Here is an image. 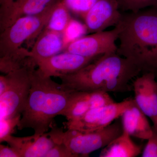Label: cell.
Returning a JSON list of instances; mask_svg holds the SVG:
<instances>
[{
    "label": "cell",
    "instance_id": "cell-2",
    "mask_svg": "<svg viewBox=\"0 0 157 157\" xmlns=\"http://www.w3.org/2000/svg\"><path fill=\"white\" fill-rule=\"evenodd\" d=\"M141 71L117 52L98 57L75 73L60 76L68 89L81 91L124 93L133 89L130 82Z\"/></svg>",
    "mask_w": 157,
    "mask_h": 157
},
{
    "label": "cell",
    "instance_id": "cell-15",
    "mask_svg": "<svg viewBox=\"0 0 157 157\" xmlns=\"http://www.w3.org/2000/svg\"><path fill=\"white\" fill-rule=\"evenodd\" d=\"M121 117L123 130L130 136L143 140H147L151 136L152 127L135 100Z\"/></svg>",
    "mask_w": 157,
    "mask_h": 157
},
{
    "label": "cell",
    "instance_id": "cell-14",
    "mask_svg": "<svg viewBox=\"0 0 157 157\" xmlns=\"http://www.w3.org/2000/svg\"><path fill=\"white\" fill-rule=\"evenodd\" d=\"M18 152L20 157H45L56 143L48 133L17 137L11 135L5 140Z\"/></svg>",
    "mask_w": 157,
    "mask_h": 157
},
{
    "label": "cell",
    "instance_id": "cell-21",
    "mask_svg": "<svg viewBox=\"0 0 157 157\" xmlns=\"http://www.w3.org/2000/svg\"><path fill=\"white\" fill-rule=\"evenodd\" d=\"M70 12L83 19L98 0H63Z\"/></svg>",
    "mask_w": 157,
    "mask_h": 157
},
{
    "label": "cell",
    "instance_id": "cell-12",
    "mask_svg": "<svg viewBox=\"0 0 157 157\" xmlns=\"http://www.w3.org/2000/svg\"><path fill=\"white\" fill-rule=\"evenodd\" d=\"M156 74L145 73L133 83L135 101L142 112L152 122L157 129V82Z\"/></svg>",
    "mask_w": 157,
    "mask_h": 157
},
{
    "label": "cell",
    "instance_id": "cell-26",
    "mask_svg": "<svg viewBox=\"0 0 157 157\" xmlns=\"http://www.w3.org/2000/svg\"><path fill=\"white\" fill-rule=\"evenodd\" d=\"M5 1H6V0H0V4H1V3H2L3 2H4Z\"/></svg>",
    "mask_w": 157,
    "mask_h": 157
},
{
    "label": "cell",
    "instance_id": "cell-20",
    "mask_svg": "<svg viewBox=\"0 0 157 157\" xmlns=\"http://www.w3.org/2000/svg\"><path fill=\"white\" fill-rule=\"evenodd\" d=\"M117 2L120 9L132 12L157 6V0H117Z\"/></svg>",
    "mask_w": 157,
    "mask_h": 157
},
{
    "label": "cell",
    "instance_id": "cell-8",
    "mask_svg": "<svg viewBox=\"0 0 157 157\" xmlns=\"http://www.w3.org/2000/svg\"><path fill=\"white\" fill-rule=\"evenodd\" d=\"M119 32V27L117 25L111 30L85 36L70 43L63 52L90 58L117 52V46L116 42L118 38Z\"/></svg>",
    "mask_w": 157,
    "mask_h": 157
},
{
    "label": "cell",
    "instance_id": "cell-25",
    "mask_svg": "<svg viewBox=\"0 0 157 157\" xmlns=\"http://www.w3.org/2000/svg\"><path fill=\"white\" fill-rule=\"evenodd\" d=\"M0 157H20L18 152L11 146L0 145Z\"/></svg>",
    "mask_w": 157,
    "mask_h": 157
},
{
    "label": "cell",
    "instance_id": "cell-22",
    "mask_svg": "<svg viewBox=\"0 0 157 157\" xmlns=\"http://www.w3.org/2000/svg\"><path fill=\"white\" fill-rule=\"evenodd\" d=\"M21 116L8 119H0V143L5 142L9 136L12 135L17 127Z\"/></svg>",
    "mask_w": 157,
    "mask_h": 157
},
{
    "label": "cell",
    "instance_id": "cell-10",
    "mask_svg": "<svg viewBox=\"0 0 157 157\" xmlns=\"http://www.w3.org/2000/svg\"><path fill=\"white\" fill-rule=\"evenodd\" d=\"M98 57H86L63 52L35 62L38 70L44 76L59 77L77 72Z\"/></svg>",
    "mask_w": 157,
    "mask_h": 157
},
{
    "label": "cell",
    "instance_id": "cell-18",
    "mask_svg": "<svg viewBox=\"0 0 157 157\" xmlns=\"http://www.w3.org/2000/svg\"><path fill=\"white\" fill-rule=\"evenodd\" d=\"M70 11L63 0H57L48 21L43 30L63 34L71 19Z\"/></svg>",
    "mask_w": 157,
    "mask_h": 157
},
{
    "label": "cell",
    "instance_id": "cell-13",
    "mask_svg": "<svg viewBox=\"0 0 157 157\" xmlns=\"http://www.w3.org/2000/svg\"><path fill=\"white\" fill-rule=\"evenodd\" d=\"M108 93L72 91L69 104L61 115L67 121L73 120L93 109L114 103Z\"/></svg>",
    "mask_w": 157,
    "mask_h": 157
},
{
    "label": "cell",
    "instance_id": "cell-23",
    "mask_svg": "<svg viewBox=\"0 0 157 157\" xmlns=\"http://www.w3.org/2000/svg\"><path fill=\"white\" fill-rule=\"evenodd\" d=\"M142 152V157H157V129L152 126V133Z\"/></svg>",
    "mask_w": 157,
    "mask_h": 157
},
{
    "label": "cell",
    "instance_id": "cell-11",
    "mask_svg": "<svg viewBox=\"0 0 157 157\" xmlns=\"http://www.w3.org/2000/svg\"><path fill=\"white\" fill-rule=\"evenodd\" d=\"M117 0H98L83 17L87 33H94L117 25L121 17Z\"/></svg>",
    "mask_w": 157,
    "mask_h": 157
},
{
    "label": "cell",
    "instance_id": "cell-9",
    "mask_svg": "<svg viewBox=\"0 0 157 157\" xmlns=\"http://www.w3.org/2000/svg\"><path fill=\"white\" fill-rule=\"evenodd\" d=\"M57 0H6L1 3L0 32L24 16L41 14Z\"/></svg>",
    "mask_w": 157,
    "mask_h": 157
},
{
    "label": "cell",
    "instance_id": "cell-6",
    "mask_svg": "<svg viewBox=\"0 0 157 157\" xmlns=\"http://www.w3.org/2000/svg\"><path fill=\"white\" fill-rule=\"evenodd\" d=\"M36 63L5 74L7 87L0 95V119L21 116L31 87V76Z\"/></svg>",
    "mask_w": 157,
    "mask_h": 157
},
{
    "label": "cell",
    "instance_id": "cell-1",
    "mask_svg": "<svg viewBox=\"0 0 157 157\" xmlns=\"http://www.w3.org/2000/svg\"><path fill=\"white\" fill-rule=\"evenodd\" d=\"M117 53L144 73H157V6L122 14Z\"/></svg>",
    "mask_w": 157,
    "mask_h": 157
},
{
    "label": "cell",
    "instance_id": "cell-3",
    "mask_svg": "<svg viewBox=\"0 0 157 157\" xmlns=\"http://www.w3.org/2000/svg\"><path fill=\"white\" fill-rule=\"evenodd\" d=\"M72 91L35 69L32 73L30 90L17 128L33 129L35 135L47 133L53 119L61 115L67 107Z\"/></svg>",
    "mask_w": 157,
    "mask_h": 157
},
{
    "label": "cell",
    "instance_id": "cell-4",
    "mask_svg": "<svg viewBox=\"0 0 157 157\" xmlns=\"http://www.w3.org/2000/svg\"><path fill=\"white\" fill-rule=\"evenodd\" d=\"M47 132L56 144H65L75 157H86L95 151L103 148L122 133V125L119 121L104 128L90 132L73 129L64 132L63 128L52 124Z\"/></svg>",
    "mask_w": 157,
    "mask_h": 157
},
{
    "label": "cell",
    "instance_id": "cell-24",
    "mask_svg": "<svg viewBox=\"0 0 157 157\" xmlns=\"http://www.w3.org/2000/svg\"><path fill=\"white\" fill-rule=\"evenodd\" d=\"M75 157L69 149L62 143L56 144L45 155V157Z\"/></svg>",
    "mask_w": 157,
    "mask_h": 157
},
{
    "label": "cell",
    "instance_id": "cell-5",
    "mask_svg": "<svg viewBox=\"0 0 157 157\" xmlns=\"http://www.w3.org/2000/svg\"><path fill=\"white\" fill-rule=\"evenodd\" d=\"M54 4L42 14L20 17L1 32L0 57L19 50L25 42L33 46L48 21Z\"/></svg>",
    "mask_w": 157,
    "mask_h": 157
},
{
    "label": "cell",
    "instance_id": "cell-7",
    "mask_svg": "<svg viewBox=\"0 0 157 157\" xmlns=\"http://www.w3.org/2000/svg\"><path fill=\"white\" fill-rule=\"evenodd\" d=\"M134 101L133 99H128L91 109L80 117L66 122L65 125L68 129L82 132L104 128L121 117Z\"/></svg>",
    "mask_w": 157,
    "mask_h": 157
},
{
    "label": "cell",
    "instance_id": "cell-17",
    "mask_svg": "<svg viewBox=\"0 0 157 157\" xmlns=\"http://www.w3.org/2000/svg\"><path fill=\"white\" fill-rule=\"evenodd\" d=\"M124 131L102 148L100 157H135L141 154L142 147L135 143Z\"/></svg>",
    "mask_w": 157,
    "mask_h": 157
},
{
    "label": "cell",
    "instance_id": "cell-19",
    "mask_svg": "<svg viewBox=\"0 0 157 157\" xmlns=\"http://www.w3.org/2000/svg\"><path fill=\"white\" fill-rule=\"evenodd\" d=\"M87 33V28L85 24L71 18L63 33L64 49L70 43L84 36Z\"/></svg>",
    "mask_w": 157,
    "mask_h": 157
},
{
    "label": "cell",
    "instance_id": "cell-16",
    "mask_svg": "<svg viewBox=\"0 0 157 157\" xmlns=\"http://www.w3.org/2000/svg\"><path fill=\"white\" fill-rule=\"evenodd\" d=\"M64 49L63 34L43 30L30 50L35 61L48 58L61 53Z\"/></svg>",
    "mask_w": 157,
    "mask_h": 157
}]
</instances>
